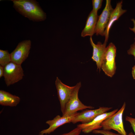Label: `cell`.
Listing matches in <instances>:
<instances>
[{
  "mask_svg": "<svg viewBox=\"0 0 135 135\" xmlns=\"http://www.w3.org/2000/svg\"><path fill=\"white\" fill-rule=\"evenodd\" d=\"M13 7L22 15L34 22L44 20L46 13L35 0H12Z\"/></svg>",
  "mask_w": 135,
  "mask_h": 135,
  "instance_id": "1",
  "label": "cell"
},
{
  "mask_svg": "<svg viewBox=\"0 0 135 135\" xmlns=\"http://www.w3.org/2000/svg\"><path fill=\"white\" fill-rule=\"evenodd\" d=\"M126 106V104L124 102L118 110L102 122L101 126L103 130L110 131L112 129L122 135H127L125 131L122 120L123 114Z\"/></svg>",
  "mask_w": 135,
  "mask_h": 135,
  "instance_id": "2",
  "label": "cell"
},
{
  "mask_svg": "<svg viewBox=\"0 0 135 135\" xmlns=\"http://www.w3.org/2000/svg\"><path fill=\"white\" fill-rule=\"evenodd\" d=\"M116 49L114 44L110 43L106 48L102 62L101 68L106 74L110 77H112L116 72Z\"/></svg>",
  "mask_w": 135,
  "mask_h": 135,
  "instance_id": "3",
  "label": "cell"
},
{
  "mask_svg": "<svg viewBox=\"0 0 135 135\" xmlns=\"http://www.w3.org/2000/svg\"><path fill=\"white\" fill-rule=\"evenodd\" d=\"M81 86L80 82L77 83L75 86L71 96L66 104L62 116L70 115L79 110H83L87 108L92 109L94 108L92 106L84 105L79 99L78 94Z\"/></svg>",
  "mask_w": 135,
  "mask_h": 135,
  "instance_id": "4",
  "label": "cell"
},
{
  "mask_svg": "<svg viewBox=\"0 0 135 135\" xmlns=\"http://www.w3.org/2000/svg\"><path fill=\"white\" fill-rule=\"evenodd\" d=\"M24 75L21 65L11 62L4 67L3 76L7 86L21 80Z\"/></svg>",
  "mask_w": 135,
  "mask_h": 135,
  "instance_id": "5",
  "label": "cell"
},
{
  "mask_svg": "<svg viewBox=\"0 0 135 135\" xmlns=\"http://www.w3.org/2000/svg\"><path fill=\"white\" fill-rule=\"evenodd\" d=\"M31 46V41L30 40L20 42L10 53L11 62L21 65L28 58Z\"/></svg>",
  "mask_w": 135,
  "mask_h": 135,
  "instance_id": "6",
  "label": "cell"
},
{
  "mask_svg": "<svg viewBox=\"0 0 135 135\" xmlns=\"http://www.w3.org/2000/svg\"><path fill=\"white\" fill-rule=\"evenodd\" d=\"M112 108V107H100L95 110H84L80 112H78L72 122L73 124L78 122H81L82 124L89 123L99 115L106 112Z\"/></svg>",
  "mask_w": 135,
  "mask_h": 135,
  "instance_id": "7",
  "label": "cell"
},
{
  "mask_svg": "<svg viewBox=\"0 0 135 135\" xmlns=\"http://www.w3.org/2000/svg\"><path fill=\"white\" fill-rule=\"evenodd\" d=\"M113 10L111 4V0H106L105 7L99 16L97 22L95 32L96 35L104 36L105 30Z\"/></svg>",
  "mask_w": 135,
  "mask_h": 135,
  "instance_id": "8",
  "label": "cell"
},
{
  "mask_svg": "<svg viewBox=\"0 0 135 135\" xmlns=\"http://www.w3.org/2000/svg\"><path fill=\"white\" fill-rule=\"evenodd\" d=\"M55 84L60 105L61 110L63 114L66 104L70 98L75 86H70L63 84L57 77Z\"/></svg>",
  "mask_w": 135,
  "mask_h": 135,
  "instance_id": "9",
  "label": "cell"
},
{
  "mask_svg": "<svg viewBox=\"0 0 135 135\" xmlns=\"http://www.w3.org/2000/svg\"><path fill=\"white\" fill-rule=\"evenodd\" d=\"M118 111V109H115L110 112H106L96 116L90 122L85 124H81L77 125V127L81 128L82 131L84 133H88L94 130L102 128L101 124L106 118L112 116Z\"/></svg>",
  "mask_w": 135,
  "mask_h": 135,
  "instance_id": "10",
  "label": "cell"
},
{
  "mask_svg": "<svg viewBox=\"0 0 135 135\" xmlns=\"http://www.w3.org/2000/svg\"><path fill=\"white\" fill-rule=\"evenodd\" d=\"M78 112H76L70 115L65 116H56L54 118L46 121V123L49 126L48 128L42 130L39 133V135L50 134L54 132L56 129L62 125L72 121Z\"/></svg>",
  "mask_w": 135,
  "mask_h": 135,
  "instance_id": "11",
  "label": "cell"
},
{
  "mask_svg": "<svg viewBox=\"0 0 135 135\" xmlns=\"http://www.w3.org/2000/svg\"><path fill=\"white\" fill-rule=\"evenodd\" d=\"M90 43L93 48L92 55V59L96 63L97 70L100 71L101 64L103 58L106 48L107 42H104L103 44L100 42L95 44L94 42L92 37L90 38Z\"/></svg>",
  "mask_w": 135,
  "mask_h": 135,
  "instance_id": "12",
  "label": "cell"
},
{
  "mask_svg": "<svg viewBox=\"0 0 135 135\" xmlns=\"http://www.w3.org/2000/svg\"><path fill=\"white\" fill-rule=\"evenodd\" d=\"M98 17V13L93 10L90 12L87 18L84 28L81 32L82 37L90 36L92 37L95 34Z\"/></svg>",
  "mask_w": 135,
  "mask_h": 135,
  "instance_id": "13",
  "label": "cell"
},
{
  "mask_svg": "<svg viewBox=\"0 0 135 135\" xmlns=\"http://www.w3.org/2000/svg\"><path fill=\"white\" fill-rule=\"evenodd\" d=\"M122 0L117 3L115 8L114 9L111 14L107 26L104 32V36L105 37L104 42H108L109 32L114 23L126 12V10L122 9Z\"/></svg>",
  "mask_w": 135,
  "mask_h": 135,
  "instance_id": "14",
  "label": "cell"
},
{
  "mask_svg": "<svg viewBox=\"0 0 135 135\" xmlns=\"http://www.w3.org/2000/svg\"><path fill=\"white\" fill-rule=\"evenodd\" d=\"M20 100L18 96L3 90H0V104L2 106H15L19 103Z\"/></svg>",
  "mask_w": 135,
  "mask_h": 135,
  "instance_id": "15",
  "label": "cell"
},
{
  "mask_svg": "<svg viewBox=\"0 0 135 135\" xmlns=\"http://www.w3.org/2000/svg\"><path fill=\"white\" fill-rule=\"evenodd\" d=\"M11 62L10 54L8 51L0 50V65L4 67Z\"/></svg>",
  "mask_w": 135,
  "mask_h": 135,
  "instance_id": "16",
  "label": "cell"
},
{
  "mask_svg": "<svg viewBox=\"0 0 135 135\" xmlns=\"http://www.w3.org/2000/svg\"><path fill=\"white\" fill-rule=\"evenodd\" d=\"M102 2V0H92L93 7L92 10L98 13V11L101 7Z\"/></svg>",
  "mask_w": 135,
  "mask_h": 135,
  "instance_id": "17",
  "label": "cell"
},
{
  "mask_svg": "<svg viewBox=\"0 0 135 135\" xmlns=\"http://www.w3.org/2000/svg\"><path fill=\"white\" fill-rule=\"evenodd\" d=\"M92 132L95 134H100L103 135H122L120 134L113 133L109 130H104L97 129L94 130Z\"/></svg>",
  "mask_w": 135,
  "mask_h": 135,
  "instance_id": "18",
  "label": "cell"
},
{
  "mask_svg": "<svg viewBox=\"0 0 135 135\" xmlns=\"http://www.w3.org/2000/svg\"><path fill=\"white\" fill-rule=\"evenodd\" d=\"M82 131L81 128L77 127L70 132L61 135H79Z\"/></svg>",
  "mask_w": 135,
  "mask_h": 135,
  "instance_id": "19",
  "label": "cell"
},
{
  "mask_svg": "<svg viewBox=\"0 0 135 135\" xmlns=\"http://www.w3.org/2000/svg\"><path fill=\"white\" fill-rule=\"evenodd\" d=\"M126 120L130 124L135 134V118L127 116L126 117Z\"/></svg>",
  "mask_w": 135,
  "mask_h": 135,
  "instance_id": "20",
  "label": "cell"
},
{
  "mask_svg": "<svg viewBox=\"0 0 135 135\" xmlns=\"http://www.w3.org/2000/svg\"><path fill=\"white\" fill-rule=\"evenodd\" d=\"M127 53L128 54L133 56L135 60V41L130 46Z\"/></svg>",
  "mask_w": 135,
  "mask_h": 135,
  "instance_id": "21",
  "label": "cell"
},
{
  "mask_svg": "<svg viewBox=\"0 0 135 135\" xmlns=\"http://www.w3.org/2000/svg\"><path fill=\"white\" fill-rule=\"evenodd\" d=\"M131 20L133 22L134 26L132 28L130 27L129 29L131 30L135 34V19L134 18H132L131 19ZM134 40H135V37Z\"/></svg>",
  "mask_w": 135,
  "mask_h": 135,
  "instance_id": "22",
  "label": "cell"
},
{
  "mask_svg": "<svg viewBox=\"0 0 135 135\" xmlns=\"http://www.w3.org/2000/svg\"><path fill=\"white\" fill-rule=\"evenodd\" d=\"M4 67L0 65V78L3 76L4 72Z\"/></svg>",
  "mask_w": 135,
  "mask_h": 135,
  "instance_id": "23",
  "label": "cell"
},
{
  "mask_svg": "<svg viewBox=\"0 0 135 135\" xmlns=\"http://www.w3.org/2000/svg\"><path fill=\"white\" fill-rule=\"evenodd\" d=\"M132 74L133 78L135 79V65L132 68Z\"/></svg>",
  "mask_w": 135,
  "mask_h": 135,
  "instance_id": "24",
  "label": "cell"
}]
</instances>
